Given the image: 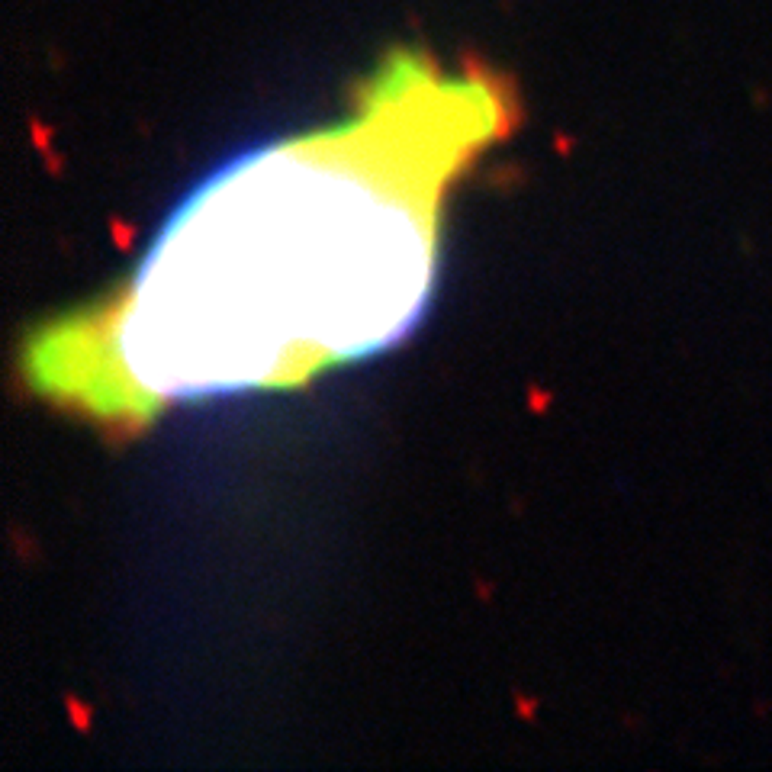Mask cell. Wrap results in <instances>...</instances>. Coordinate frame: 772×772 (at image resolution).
<instances>
[{"instance_id": "cell-1", "label": "cell", "mask_w": 772, "mask_h": 772, "mask_svg": "<svg viewBox=\"0 0 772 772\" xmlns=\"http://www.w3.org/2000/svg\"><path fill=\"white\" fill-rule=\"evenodd\" d=\"M508 123L493 77L396 55L345 123L209 177L123 290L29 345V383L139 425L171 403L296 386L376 354L432 293L451 177Z\"/></svg>"}]
</instances>
